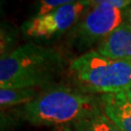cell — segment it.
<instances>
[{"label":"cell","instance_id":"1","mask_svg":"<svg viewBox=\"0 0 131 131\" xmlns=\"http://www.w3.org/2000/svg\"><path fill=\"white\" fill-rule=\"evenodd\" d=\"M63 69L57 50L25 44L1 56L0 89L35 88L50 84Z\"/></svg>","mask_w":131,"mask_h":131},{"label":"cell","instance_id":"13","mask_svg":"<svg viewBox=\"0 0 131 131\" xmlns=\"http://www.w3.org/2000/svg\"><path fill=\"white\" fill-rule=\"evenodd\" d=\"M127 20H128V24L131 25V6L128 8V11H127Z\"/></svg>","mask_w":131,"mask_h":131},{"label":"cell","instance_id":"4","mask_svg":"<svg viewBox=\"0 0 131 131\" xmlns=\"http://www.w3.org/2000/svg\"><path fill=\"white\" fill-rule=\"evenodd\" d=\"M71 31V37L77 45L89 47L103 40L122 24L121 9L108 4L89 5Z\"/></svg>","mask_w":131,"mask_h":131},{"label":"cell","instance_id":"8","mask_svg":"<svg viewBox=\"0 0 131 131\" xmlns=\"http://www.w3.org/2000/svg\"><path fill=\"white\" fill-rule=\"evenodd\" d=\"M73 131H119L104 112L100 100L71 124Z\"/></svg>","mask_w":131,"mask_h":131},{"label":"cell","instance_id":"9","mask_svg":"<svg viewBox=\"0 0 131 131\" xmlns=\"http://www.w3.org/2000/svg\"><path fill=\"white\" fill-rule=\"evenodd\" d=\"M35 88L24 89H0L1 107H15L17 105H25L36 98L38 94Z\"/></svg>","mask_w":131,"mask_h":131},{"label":"cell","instance_id":"12","mask_svg":"<svg viewBox=\"0 0 131 131\" xmlns=\"http://www.w3.org/2000/svg\"><path fill=\"white\" fill-rule=\"evenodd\" d=\"M124 93L127 96V98H129L131 100V84H129V86L124 90Z\"/></svg>","mask_w":131,"mask_h":131},{"label":"cell","instance_id":"2","mask_svg":"<svg viewBox=\"0 0 131 131\" xmlns=\"http://www.w3.org/2000/svg\"><path fill=\"white\" fill-rule=\"evenodd\" d=\"M97 103L92 94L56 86L40 92L34 100L24 105L21 116L36 126L72 124Z\"/></svg>","mask_w":131,"mask_h":131},{"label":"cell","instance_id":"7","mask_svg":"<svg viewBox=\"0 0 131 131\" xmlns=\"http://www.w3.org/2000/svg\"><path fill=\"white\" fill-rule=\"evenodd\" d=\"M100 103L119 131H131V100L124 91L103 94L100 96Z\"/></svg>","mask_w":131,"mask_h":131},{"label":"cell","instance_id":"6","mask_svg":"<svg viewBox=\"0 0 131 131\" xmlns=\"http://www.w3.org/2000/svg\"><path fill=\"white\" fill-rule=\"evenodd\" d=\"M97 52L112 59L131 61V25L122 23L99 43Z\"/></svg>","mask_w":131,"mask_h":131},{"label":"cell","instance_id":"10","mask_svg":"<svg viewBox=\"0 0 131 131\" xmlns=\"http://www.w3.org/2000/svg\"><path fill=\"white\" fill-rule=\"evenodd\" d=\"M78 1H82V0H38L39 11H38L37 16L46 15L60 6L75 3Z\"/></svg>","mask_w":131,"mask_h":131},{"label":"cell","instance_id":"11","mask_svg":"<svg viewBox=\"0 0 131 131\" xmlns=\"http://www.w3.org/2000/svg\"><path fill=\"white\" fill-rule=\"evenodd\" d=\"M89 5H100L108 4L117 7L118 9L126 7L127 5L131 4V0H86Z\"/></svg>","mask_w":131,"mask_h":131},{"label":"cell","instance_id":"5","mask_svg":"<svg viewBox=\"0 0 131 131\" xmlns=\"http://www.w3.org/2000/svg\"><path fill=\"white\" fill-rule=\"evenodd\" d=\"M89 5L86 0H82L60 6L48 14L36 16L25 21L21 30L29 37L49 39L65 32L77 24Z\"/></svg>","mask_w":131,"mask_h":131},{"label":"cell","instance_id":"14","mask_svg":"<svg viewBox=\"0 0 131 131\" xmlns=\"http://www.w3.org/2000/svg\"><path fill=\"white\" fill-rule=\"evenodd\" d=\"M60 131H73V130L71 129L70 127H66V128H62V130Z\"/></svg>","mask_w":131,"mask_h":131},{"label":"cell","instance_id":"3","mask_svg":"<svg viewBox=\"0 0 131 131\" xmlns=\"http://www.w3.org/2000/svg\"><path fill=\"white\" fill-rule=\"evenodd\" d=\"M70 72L80 91L88 94L117 93L131 84V61L112 59L97 51L75 58Z\"/></svg>","mask_w":131,"mask_h":131}]
</instances>
